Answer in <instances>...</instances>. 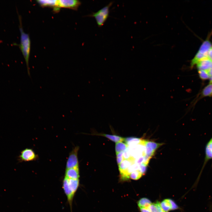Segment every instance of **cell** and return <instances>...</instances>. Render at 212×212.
Segmentation results:
<instances>
[{
  "instance_id": "1",
  "label": "cell",
  "mask_w": 212,
  "mask_h": 212,
  "mask_svg": "<svg viewBox=\"0 0 212 212\" xmlns=\"http://www.w3.org/2000/svg\"><path fill=\"white\" fill-rule=\"evenodd\" d=\"M19 29L20 34V43L19 47L25 59L28 76L31 77L29 61L31 50V42L29 34L25 33L23 30L21 17L19 16Z\"/></svg>"
},
{
  "instance_id": "2",
  "label": "cell",
  "mask_w": 212,
  "mask_h": 212,
  "mask_svg": "<svg viewBox=\"0 0 212 212\" xmlns=\"http://www.w3.org/2000/svg\"><path fill=\"white\" fill-rule=\"evenodd\" d=\"M79 184V179H72L64 177L63 180L62 188L71 208V212L73 199Z\"/></svg>"
},
{
  "instance_id": "3",
  "label": "cell",
  "mask_w": 212,
  "mask_h": 212,
  "mask_svg": "<svg viewBox=\"0 0 212 212\" xmlns=\"http://www.w3.org/2000/svg\"><path fill=\"white\" fill-rule=\"evenodd\" d=\"M113 3V2L111 1L97 12H93L87 16L94 18L98 26L99 27H101L104 25L109 17L110 8Z\"/></svg>"
},
{
  "instance_id": "4",
  "label": "cell",
  "mask_w": 212,
  "mask_h": 212,
  "mask_svg": "<svg viewBox=\"0 0 212 212\" xmlns=\"http://www.w3.org/2000/svg\"><path fill=\"white\" fill-rule=\"evenodd\" d=\"M142 141L140 144L128 146V149L131 157L137 158L142 156L144 157L146 155V148Z\"/></svg>"
},
{
  "instance_id": "5",
  "label": "cell",
  "mask_w": 212,
  "mask_h": 212,
  "mask_svg": "<svg viewBox=\"0 0 212 212\" xmlns=\"http://www.w3.org/2000/svg\"><path fill=\"white\" fill-rule=\"evenodd\" d=\"M212 160V137L206 143L205 148V157L203 164L199 175L197 178L196 185L198 183L203 170L207 163L210 160Z\"/></svg>"
},
{
  "instance_id": "6",
  "label": "cell",
  "mask_w": 212,
  "mask_h": 212,
  "mask_svg": "<svg viewBox=\"0 0 212 212\" xmlns=\"http://www.w3.org/2000/svg\"><path fill=\"white\" fill-rule=\"evenodd\" d=\"M79 149V147L76 146L69 153L66 162V169L79 167L77 157Z\"/></svg>"
},
{
  "instance_id": "7",
  "label": "cell",
  "mask_w": 212,
  "mask_h": 212,
  "mask_svg": "<svg viewBox=\"0 0 212 212\" xmlns=\"http://www.w3.org/2000/svg\"><path fill=\"white\" fill-rule=\"evenodd\" d=\"M19 158L21 161L27 162L36 160L38 155L32 149L26 148L21 151Z\"/></svg>"
},
{
  "instance_id": "8",
  "label": "cell",
  "mask_w": 212,
  "mask_h": 212,
  "mask_svg": "<svg viewBox=\"0 0 212 212\" xmlns=\"http://www.w3.org/2000/svg\"><path fill=\"white\" fill-rule=\"evenodd\" d=\"M58 6L60 8H65L77 11L81 4L78 0H59Z\"/></svg>"
},
{
  "instance_id": "9",
  "label": "cell",
  "mask_w": 212,
  "mask_h": 212,
  "mask_svg": "<svg viewBox=\"0 0 212 212\" xmlns=\"http://www.w3.org/2000/svg\"><path fill=\"white\" fill-rule=\"evenodd\" d=\"M38 4L42 7H49L52 8L54 12H58L60 9L57 0H37Z\"/></svg>"
},
{
  "instance_id": "10",
  "label": "cell",
  "mask_w": 212,
  "mask_h": 212,
  "mask_svg": "<svg viewBox=\"0 0 212 212\" xmlns=\"http://www.w3.org/2000/svg\"><path fill=\"white\" fill-rule=\"evenodd\" d=\"M64 177L70 179H79L80 175L79 167L66 169Z\"/></svg>"
},
{
  "instance_id": "11",
  "label": "cell",
  "mask_w": 212,
  "mask_h": 212,
  "mask_svg": "<svg viewBox=\"0 0 212 212\" xmlns=\"http://www.w3.org/2000/svg\"><path fill=\"white\" fill-rule=\"evenodd\" d=\"M196 65L198 70L209 71L212 68V61L207 58L200 61Z\"/></svg>"
},
{
  "instance_id": "12",
  "label": "cell",
  "mask_w": 212,
  "mask_h": 212,
  "mask_svg": "<svg viewBox=\"0 0 212 212\" xmlns=\"http://www.w3.org/2000/svg\"><path fill=\"white\" fill-rule=\"evenodd\" d=\"M209 38H207L201 44L198 52L207 56V53L212 47V44Z\"/></svg>"
},
{
  "instance_id": "13",
  "label": "cell",
  "mask_w": 212,
  "mask_h": 212,
  "mask_svg": "<svg viewBox=\"0 0 212 212\" xmlns=\"http://www.w3.org/2000/svg\"><path fill=\"white\" fill-rule=\"evenodd\" d=\"M135 159L131 157L128 159H124L118 165L120 172L127 170L131 165L134 163Z\"/></svg>"
},
{
  "instance_id": "14",
  "label": "cell",
  "mask_w": 212,
  "mask_h": 212,
  "mask_svg": "<svg viewBox=\"0 0 212 212\" xmlns=\"http://www.w3.org/2000/svg\"><path fill=\"white\" fill-rule=\"evenodd\" d=\"M212 96V83H209L202 90L200 97H211Z\"/></svg>"
},
{
  "instance_id": "15",
  "label": "cell",
  "mask_w": 212,
  "mask_h": 212,
  "mask_svg": "<svg viewBox=\"0 0 212 212\" xmlns=\"http://www.w3.org/2000/svg\"><path fill=\"white\" fill-rule=\"evenodd\" d=\"M142 140L139 138L130 137L124 138V141L128 146H132L140 144Z\"/></svg>"
},
{
  "instance_id": "16",
  "label": "cell",
  "mask_w": 212,
  "mask_h": 212,
  "mask_svg": "<svg viewBox=\"0 0 212 212\" xmlns=\"http://www.w3.org/2000/svg\"><path fill=\"white\" fill-rule=\"evenodd\" d=\"M98 135L105 137L111 141L116 143L124 141V138L115 135H111L105 134H99Z\"/></svg>"
},
{
  "instance_id": "17",
  "label": "cell",
  "mask_w": 212,
  "mask_h": 212,
  "mask_svg": "<svg viewBox=\"0 0 212 212\" xmlns=\"http://www.w3.org/2000/svg\"><path fill=\"white\" fill-rule=\"evenodd\" d=\"M151 204L150 200L145 198H141L138 202V206L140 208L148 207Z\"/></svg>"
},
{
  "instance_id": "18",
  "label": "cell",
  "mask_w": 212,
  "mask_h": 212,
  "mask_svg": "<svg viewBox=\"0 0 212 212\" xmlns=\"http://www.w3.org/2000/svg\"><path fill=\"white\" fill-rule=\"evenodd\" d=\"M160 205L162 209L166 212L171 210V205L169 199L163 200L160 203Z\"/></svg>"
},
{
  "instance_id": "19",
  "label": "cell",
  "mask_w": 212,
  "mask_h": 212,
  "mask_svg": "<svg viewBox=\"0 0 212 212\" xmlns=\"http://www.w3.org/2000/svg\"><path fill=\"white\" fill-rule=\"evenodd\" d=\"M128 145L126 143L122 142L117 143L115 145L116 154L121 152H124L127 148Z\"/></svg>"
},
{
  "instance_id": "20",
  "label": "cell",
  "mask_w": 212,
  "mask_h": 212,
  "mask_svg": "<svg viewBox=\"0 0 212 212\" xmlns=\"http://www.w3.org/2000/svg\"><path fill=\"white\" fill-rule=\"evenodd\" d=\"M198 74L200 78L202 80H206L209 79L210 75L208 71L198 70Z\"/></svg>"
},
{
  "instance_id": "21",
  "label": "cell",
  "mask_w": 212,
  "mask_h": 212,
  "mask_svg": "<svg viewBox=\"0 0 212 212\" xmlns=\"http://www.w3.org/2000/svg\"><path fill=\"white\" fill-rule=\"evenodd\" d=\"M144 143L145 146L150 147L155 151L160 146L163 145L162 143H156L153 142L147 141L145 140Z\"/></svg>"
},
{
  "instance_id": "22",
  "label": "cell",
  "mask_w": 212,
  "mask_h": 212,
  "mask_svg": "<svg viewBox=\"0 0 212 212\" xmlns=\"http://www.w3.org/2000/svg\"><path fill=\"white\" fill-rule=\"evenodd\" d=\"M143 175L141 172L138 170L135 171L130 175V178L131 179L137 180L140 178Z\"/></svg>"
},
{
  "instance_id": "23",
  "label": "cell",
  "mask_w": 212,
  "mask_h": 212,
  "mask_svg": "<svg viewBox=\"0 0 212 212\" xmlns=\"http://www.w3.org/2000/svg\"><path fill=\"white\" fill-rule=\"evenodd\" d=\"M150 212H158V210L155 203H152L148 207Z\"/></svg>"
},
{
  "instance_id": "24",
  "label": "cell",
  "mask_w": 212,
  "mask_h": 212,
  "mask_svg": "<svg viewBox=\"0 0 212 212\" xmlns=\"http://www.w3.org/2000/svg\"><path fill=\"white\" fill-rule=\"evenodd\" d=\"M123 156L124 159H128L131 157L127 148L123 152Z\"/></svg>"
},
{
  "instance_id": "25",
  "label": "cell",
  "mask_w": 212,
  "mask_h": 212,
  "mask_svg": "<svg viewBox=\"0 0 212 212\" xmlns=\"http://www.w3.org/2000/svg\"><path fill=\"white\" fill-rule=\"evenodd\" d=\"M147 165L143 164H142L140 165L139 170L140 171L143 175L144 174L146 171Z\"/></svg>"
},
{
  "instance_id": "26",
  "label": "cell",
  "mask_w": 212,
  "mask_h": 212,
  "mask_svg": "<svg viewBox=\"0 0 212 212\" xmlns=\"http://www.w3.org/2000/svg\"><path fill=\"white\" fill-rule=\"evenodd\" d=\"M144 160V157L142 156L135 159L134 163L140 165L143 163Z\"/></svg>"
},
{
  "instance_id": "27",
  "label": "cell",
  "mask_w": 212,
  "mask_h": 212,
  "mask_svg": "<svg viewBox=\"0 0 212 212\" xmlns=\"http://www.w3.org/2000/svg\"><path fill=\"white\" fill-rule=\"evenodd\" d=\"M171 205V210H174L178 209V207L174 201L170 199H169Z\"/></svg>"
},
{
  "instance_id": "28",
  "label": "cell",
  "mask_w": 212,
  "mask_h": 212,
  "mask_svg": "<svg viewBox=\"0 0 212 212\" xmlns=\"http://www.w3.org/2000/svg\"><path fill=\"white\" fill-rule=\"evenodd\" d=\"M155 204L158 208V212H166L161 208L160 203L158 201L155 203Z\"/></svg>"
},
{
  "instance_id": "29",
  "label": "cell",
  "mask_w": 212,
  "mask_h": 212,
  "mask_svg": "<svg viewBox=\"0 0 212 212\" xmlns=\"http://www.w3.org/2000/svg\"><path fill=\"white\" fill-rule=\"evenodd\" d=\"M207 58L212 61V47L209 49L207 53Z\"/></svg>"
},
{
  "instance_id": "30",
  "label": "cell",
  "mask_w": 212,
  "mask_h": 212,
  "mask_svg": "<svg viewBox=\"0 0 212 212\" xmlns=\"http://www.w3.org/2000/svg\"><path fill=\"white\" fill-rule=\"evenodd\" d=\"M124 160L123 157L117 158V161L118 165L120 164Z\"/></svg>"
},
{
  "instance_id": "31",
  "label": "cell",
  "mask_w": 212,
  "mask_h": 212,
  "mask_svg": "<svg viewBox=\"0 0 212 212\" xmlns=\"http://www.w3.org/2000/svg\"><path fill=\"white\" fill-rule=\"evenodd\" d=\"M141 212H150L148 207L140 208Z\"/></svg>"
},
{
  "instance_id": "32",
  "label": "cell",
  "mask_w": 212,
  "mask_h": 212,
  "mask_svg": "<svg viewBox=\"0 0 212 212\" xmlns=\"http://www.w3.org/2000/svg\"><path fill=\"white\" fill-rule=\"evenodd\" d=\"M210 75V83H212V68L208 71Z\"/></svg>"
},
{
  "instance_id": "33",
  "label": "cell",
  "mask_w": 212,
  "mask_h": 212,
  "mask_svg": "<svg viewBox=\"0 0 212 212\" xmlns=\"http://www.w3.org/2000/svg\"><path fill=\"white\" fill-rule=\"evenodd\" d=\"M124 152H121L117 153L116 154L117 158L121 157H123V153Z\"/></svg>"
},
{
  "instance_id": "34",
  "label": "cell",
  "mask_w": 212,
  "mask_h": 212,
  "mask_svg": "<svg viewBox=\"0 0 212 212\" xmlns=\"http://www.w3.org/2000/svg\"><path fill=\"white\" fill-rule=\"evenodd\" d=\"M209 209L210 211L212 210V204L210 205L209 207Z\"/></svg>"
}]
</instances>
